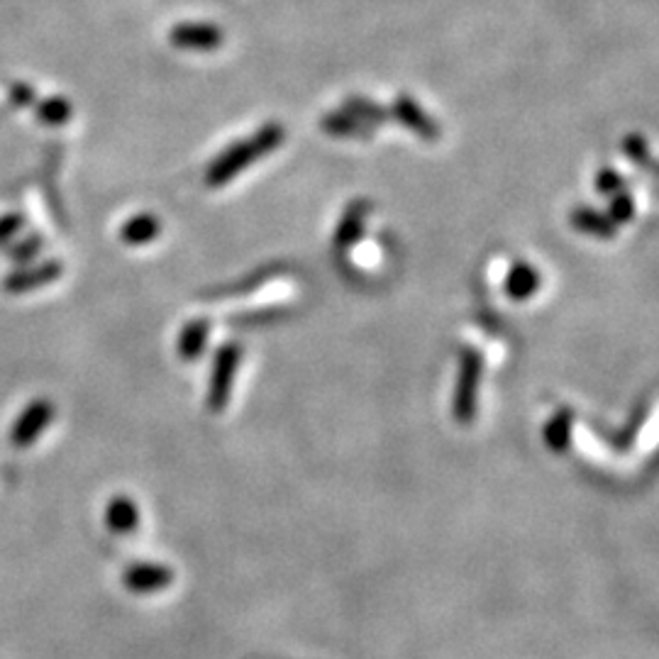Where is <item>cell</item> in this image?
Segmentation results:
<instances>
[{
  "label": "cell",
  "instance_id": "cell-1",
  "mask_svg": "<svg viewBox=\"0 0 659 659\" xmlns=\"http://www.w3.org/2000/svg\"><path fill=\"white\" fill-rule=\"evenodd\" d=\"M54 418H57V406H54L49 398H32V401L22 408L18 418L13 420V425H10V445H13L15 450L32 447L44 435V430L54 423Z\"/></svg>",
  "mask_w": 659,
  "mask_h": 659
},
{
  "label": "cell",
  "instance_id": "cell-10",
  "mask_svg": "<svg viewBox=\"0 0 659 659\" xmlns=\"http://www.w3.org/2000/svg\"><path fill=\"white\" fill-rule=\"evenodd\" d=\"M398 113L403 115V120H406L408 125L415 127V130H418V132H423V135H428V137L435 135V127L430 125L428 120H425L423 115L418 113V110H415V105L411 101H401V103H398Z\"/></svg>",
  "mask_w": 659,
  "mask_h": 659
},
{
  "label": "cell",
  "instance_id": "cell-5",
  "mask_svg": "<svg viewBox=\"0 0 659 659\" xmlns=\"http://www.w3.org/2000/svg\"><path fill=\"white\" fill-rule=\"evenodd\" d=\"M137 520H140V513H137V503L127 496H115L108 501V508H105V525H108L110 533L115 535H130L135 533Z\"/></svg>",
  "mask_w": 659,
  "mask_h": 659
},
{
  "label": "cell",
  "instance_id": "cell-7",
  "mask_svg": "<svg viewBox=\"0 0 659 659\" xmlns=\"http://www.w3.org/2000/svg\"><path fill=\"white\" fill-rule=\"evenodd\" d=\"M157 230V220L149 218V215H140V218L127 220L123 230H120V237H123V242H127V245H145V242L157 237Z\"/></svg>",
  "mask_w": 659,
  "mask_h": 659
},
{
  "label": "cell",
  "instance_id": "cell-8",
  "mask_svg": "<svg viewBox=\"0 0 659 659\" xmlns=\"http://www.w3.org/2000/svg\"><path fill=\"white\" fill-rule=\"evenodd\" d=\"M44 247V242H42V237H37V235H32V237H27V240H22V242H15V245H10V254L8 257L13 259V262H30L32 257H37V254H40V249Z\"/></svg>",
  "mask_w": 659,
  "mask_h": 659
},
{
  "label": "cell",
  "instance_id": "cell-11",
  "mask_svg": "<svg viewBox=\"0 0 659 659\" xmlns=\"http://www.w3.org/2000/svg\"><path fill=\"white\" fill-rule=\"evenodd\" d=\"M66 115H69V105L64 101H54L47 108H42V120H47V123H64Z\"/></svg>",
  "mask_w": 659,
  "mask_h": 659
},
{
  "label": "cell",
  "instance_id": "cell-2",
  "mask_svg": "<svg viewBox=\"0 0 659 659\" xmlns=\"http://www.w3.org/2000/svg\"><path fill=\"white\" fill-rule=\"evenodd\" d=\"M281 142V130L276 125L267 127V130H262L257 135V140L252 142V145H240L235 147L232 152H227L223 159H220L218 164L213 166V171H208V181H213V184H220V181L227 179L230 174H235L240 166H245L247 162H252L257 154L262 152H269V149H274L276 145Z\"/></svg>",
  "mask_w": 659,
  "mask_h": 659
},
{
  "label": "cell",
  "instance_id": "cell-9",
  "mask_svg": "<svg viewBox=\"0 0 659 659\" xmlns=\"http://www.w3.org/2000/svg\"><path fill=\"white\" fill-rule=\"evenodd\" d=\"M22 227H25V218L18 213H8L0 218V247H10L15 242V237L20 235Z\"/></svg>",
  "mask_w": 659,
  "mask_h": 659
},
{
  "label": "cell",
  "instance_id": "cell-6",
  "mask_svg": "<svg viewBox=\"0 0 659 659\" xmlns=\"http://www.w3.org/2000/svg\"><path fill=\"white\" fill-rule=\"evenodd\" d=\"M176 47H193V49H215L220 44V32L208 25H181L171 35Z\"/></svg>",
  "mask_w": 659,
  "mask_h": 659
},
{
  "label": "cell",
  "instance_id": "cell-4",
  "mask_svg": "<svg viewBox=\"0 0 659 659\" xmlns=\"http://www.w3.org/2000/svg\"><path fill=\"white\" fill-rule=\"evenodd\" d=\"M169 577L171 574L159 564H135V567L125 569L123 581L135 594H152V591L164 589L169 584Z\"/></svg>",
  "mask_w": 659,
  "mask_h": 659
},
{
  "label": "cell",
  "instance_id": "cell-3",
  "mask_svg": "<svg viewBox=\"0 0 659 659\" xmlns=\"http://www.w3.org/2000/svg\"><path fill=\"white\" fill-rule=\"evenodd\" d=\"M62 274H64L62 262H42L35 264V267L13 271V274L5 276L0 286H3V291L8 293V296H25V293L54 284V281L62 279Z\"/></svg>",
  "mask_w": 659,
  "mask_h": 659
}]
</instances>
